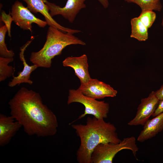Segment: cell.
I'll return each instance as SVG.
<instances>
[{
	"label": "cell",
	"mask_w": 163,
	"mask_h": 163,
	"mask_svg": "<svg viewBox=\"0 0 163 163\" xmlns=\"http://www.w3.org/2000/svg\"><path fill=\"white\" fill-rule=\"evenodd\" d=\"M10 114L28 135H55L58 122L55 114L43 103L39 93L23 87L8 102Z\"/></svg>",
	"instance_id": "6da1fadb"
},
{
	"label": "cell",
	"mask_w": 163,
	"mask_h": 163,
	"mask_svg": "<svg viewBox=\"0 0 163 163\" xmlns=\"http://www.w3.org/2000/svg\"><path fill=\"white\" fill-rule=\"evenodd\" d=\"M71 126L80 140L76 152L79 163H91V154L98 144H116L121 140L118 137L114 125L105 122L104 119L88 117L86 124H72Z\"/></svg>",
	"instance_id": "7a4b0ae2"
},
{
	"label": "cell",
	"mask_w": 163,
	"mask_h": 163,
	"mask_svg": "<svg viewBox=\"0 0 163 163\" xmlns=\"http://www.w3.org/2000/svg\"><path fill=\"white\" fill-rule=\"evenodd\" d=\"M76 44L85 45L86 43L73 34L65 33L50 26L43 46L38 51L31 53L30 61L38 67L49 68L51 66L52 59L60 55L64 48L69 45Z\"/></svg>",
	"instance_id": "3957f363"
},
{
	"label": "cell",
	"mask_w": 163,
	"mask_h": 163,
	"mask_svg": "<svg viewBox=\"0 0 163 163\" xmlns=\"http://www.w3.org/2000/svg\"><path fill=\"white\" fill-rule=\"evenodd\" d=\"M133 136L124 138L119 143H100L94 149L91 157V163H112L115 155L123 149H129L136 158L139 148Z\"/></svg>",
	"instance_id": "277c9868"
},
{
	"label": "cell",
	"mask_w": 163,
	"mask_h": 163,
	"mask_svg": "<svg viewBox=\"0 0 163 163\" xmlns=\"http://www.w3.org/2000/svg\"><path fill=\"white\" fill-rule=\"evenodd\" d=\"M78 102L85 107L84 113L77 119L84 117L87 115H91L97 119L106 118L109 112V104L104 101H99L96 99L83 94L80 91L74 89L69 91L67 104Z\"/></svg>",
	"instance_id": "5b68a950"
},
{
	"label": "cell",
	"mask_w": 163,
	"mask_h": 163,
	"mask_svg": "<svg viewBox=\"0 0 163 163\" xmlns=\"http://www.w3.org/2000/svg\"><path fill=\"white\" fill-rule=\"evenodd\" d=\"M10 13L13 21L24 30L31 31L32 23L36 24L41 28H44L47 24L46 21L36 17L19 1H15L12 5Z\"/></svg>",
	"instance_id": "8992f818"
},
{
	"label": "cell",
	"mask_w": 163,
	"mask_h": 163,
	"mask_svg": "<svg viewBox=\"0 0 163 163\" xmlns=\"http://www.w3.org/2000/svg\"><path fill=\"white\" fill-rule=\"evenodd\" d=\"M77 89L84 95L96 99L114 97L117 93L109 85L91 78L86 83L81 84Z\"/></svg>",
	"instance_id": "52a82bcc"
},
{
	"label": "cell",
	"mask_w": 163,
	"mask_h": 163,
	"mask_svg": "<svg viewBox=\"0 0 163 163\" xmlns=\"http://www.w3.org/2000/svg\"><path fill=\"white\" fill-rule=\"evenodd\" d=\"M159 101L152 91L147 97L142 99L137 108L135 117L128 124L129 126H143L157 108Z\"/></svg>",
	"instance_id": "ba28073f"
},
{
	"label": "cell",
	"mask_w": 163,
	"mask_h": 163,
	"mask_svg": "<svg viewBox=\"0 0 163 163\" xmlns=\"http://www.w3.org/2000/svg\"><path fill=\"white\" fill-rule=\"evenodd\" d=\"M86 0H68L64 7H61L55 4L48 2L46 4L52 17L61 15L64 18L72 23L74 21L77 14L82 9L86 7L85 3Z\"/></svg>",
	"instance_id": "9c48e42d"
},
{
	"label": "cell",
	"mask_w": 163,
	"mask_h": 163,
	"mask_svg": "<svg viewBox=\"0 0 163 163\" xmlns=\"http://www.w3.org/2000/svg\"><path fill=\"white\" fill-rule=\"evenodd\" d=\"M26 3L27 7L32 12L41 13L43 16L47 24L65 33L73 34L79 33L80 30L65 27L57 22L50 15L49 10L46 4V0H22Z\"/></svg>",
	"instance_id": "30bf717a"
},
{
	"label": "cell",
	"mask_w": 163,
	"mask_h": 163,
	"mask_svg": "<svg viewBox=\"0 0 163 163\" xmlns=\"http://www.w3.org/2000/svg\"><path fill=\"white\" fill-rule=\"evenodd\" d=\"M62 63L64 66L70 67L73 69L75 75L80 80L81 84L86 83L91 78L86 55L83 54L78 57H67Z\"/></svg>",
	"instance_id": "8fae6325"
},
{
	"label": "cell",
	"mask_w": 163,
	"mask_h": 163,
	"mask_svg": "<svg viewBox=\"0 0 163 163\" xmlns=\"http://www.w3.org/2000/svg\"><path fill=\"white\" fill-rule=\"evenodd\" d=\"M22 127L11 115L0 114V146L8 144Z\"/></svg>",
	"instance_id": "7c38bea8"
},
{
	"label": "cell",
	"mask_w": 163,
	"mask_h": 163,
	"mask_svg": "<svg viewBox=\"0 0 163 163\" xmlns=\"http://www.w3.org/2000/svg\"><path fill=\"white\" fill-rule=\"evenodd\" d=\"M31 41L28 42L21 49L19 57L20 60L23 62L24 68L22 71L18 72L17 76H13V78L8 84V86L10 87H14L17 85L23 83H27L30 85L33 83V82L30 79V75L32 72L38 67L34 64L33 65L29 66L27 63L24 55V51Z\"/></svg>",
	"instance_id": "4fadbf2b"
},
{
	"label": "cell",
	"mask_w": 163,
	"mask_h": 163,
	"mask_svg": "<svg viewBox=\"0 0 163 163\" xmlns=\"http://www.w3.org/2000/svg\"><path fill=\"white\" fill-rule=\"evenodd\" d=\"M137 138V141L143 142L155 136L163 129V112L149 120L143 125Z\"/></svg>",
	"instance_id": "5bb4252c"
},
{
	"label": "cell",
	"mask_w": 163,
	"mask_h": 163,
	"mask_svg": "<svg viewBox=\"0 0 163 163\" xmlns=\"http://www.w3.org/2000/svg\"><path fill=\"white\" fill-rule=\"evenodd\" d=\"M131 33L130 37L139 41H145L148 38V29L138 17L132 18L130 21Z\"/></svg>",
	"instance_id": "9a60e30c"
},
{
	"label": "cell",
	"mask_w": 163,
	"mask_h": 163,
	"mask_svg": "<svg viewBox=\"0 0 163 163\" xmlns=\"http://www.w3.org/2000/svg\"><path fill=\"white\" fill-rule=\"evenodd\" d=\"M14 60L13 58L0 57V82L5 80L13 75L14 68L8 64Z\"/></svg>",
	"instance_id": "2e32d148"
},
{
	"label": "cell",
	"mask_w": 163,
	"mask_h": 163,
	"mask_svg": "<svg viewBox=\"0 0 163 163\" xmlns=\"http://www.w3.org/2000/svg\"><path fill=\"white\" fill-rule=\"evenodd\" d=\"M128 3H134L138 5L142 10H150L160 11L162 6L160 0H124Z\"/></svg>",
	"instance_id": "e0dca14e"
},
{
	"label": "cell",
	"mask_w": 163,
	"mask_h": 163,
	"mask_svg": "<svg viewBox=\"0 0 163 163\" xmlns=\"http://www.w3.org/2000/svg\"><path fill=\"white\" fill-rule=\"evenodd\" d=\"M7 29L5 25L0 28V56L5 58H13L14 53L12 50L8 49L5 42V38Z\"/></svg>",
	"instance_id": "ac0fdd59"
},
{
	"label": "cell",
	"mask_w": 163,
	"mask_h": 163,
	"mask_svg": "<svg viewBox=\"0 0 163 163\" xmlns=\"http://www.w3.org/2000/svg\"><path fill=\"white\" fill-rule=\"evenodd\" d=\"M138 17L148 29L152 26L155 22L156 15L152 10H142L140 15Z\"/></svg>",
	"instance_id": "d6986e66"
},
{
	"label": "cell",
	"mask_w": 163,
	"mask_h": 163,
	"mask_svg": "<svg viewBox=\"0 0 163 163\" xmlns=\"http://www.w3.org/2000/svg\"><path fill=\"white\" fill-rule=\"evenodd\" d=\"M0 20L5 24L7 29L8 35L9 37H11V24L12 22L13 21V19L10 12H9V14H7L4 11H2L1 12Z\"/></svg>",
	"instance_id": "ffe728a7"
},
{
	"label": "cell",
	"mask_w": 163,
	"mask_h": 163,
	"mask_svg": "<svg viewBox=\"0 0 163 163\" xmlns=\"http://www.w3.org/2000/svg\"><path fill=\"white\" fill-rule=\"evenodd\" d=\"M163 112V100L160 101L156 110L152 116L155 117Z\"/></svg>",
	"instance_id": "44dd1931"
},
{
	"label": "cell",
	"mask_w": 163,
	"mask_h": 163,
	"mask_svg": "<svg viewBox=\"0 0 163 163\" xmlns=\"http://www.w3.org/2000/svg\"><path fill=\"white\" fill-rule=\"evenodd\" d=\"M155 94L159 101L163 100V85L159 89L155 91Z\"/></svg>",
	"instance_id": "7402d4cb"
},
{
	"label": "cell",
	"mask_w": 163,
	"mask_h": 163,
	"mask_svg": "<svg viewBox=\"0 0 163 163\" xmlns=\"http://www.w3.org/2000/svg\"><path fill=\"white\" fill-rule=\"evenodd\" d=\"M105 8H107L109 5L108 0H97Z\"/></svg>",
	"instance_id": "603a6c76"
},
{
	"label": "cell",
	"mask_w": 163,
	"mask_h": 163,
	"mask_svg": "<svg viewBox=\"0 0 163 163\" xmlns=\"http://www.w3.org/2000/svg\"><path fill=\"white\" fill-rule=\"evenodd\" d=\"M161 25L163 27V18L162 22H161Z\"/></svg>",
	"instance_id": "cb8c5ba5"
}]
</instances>
